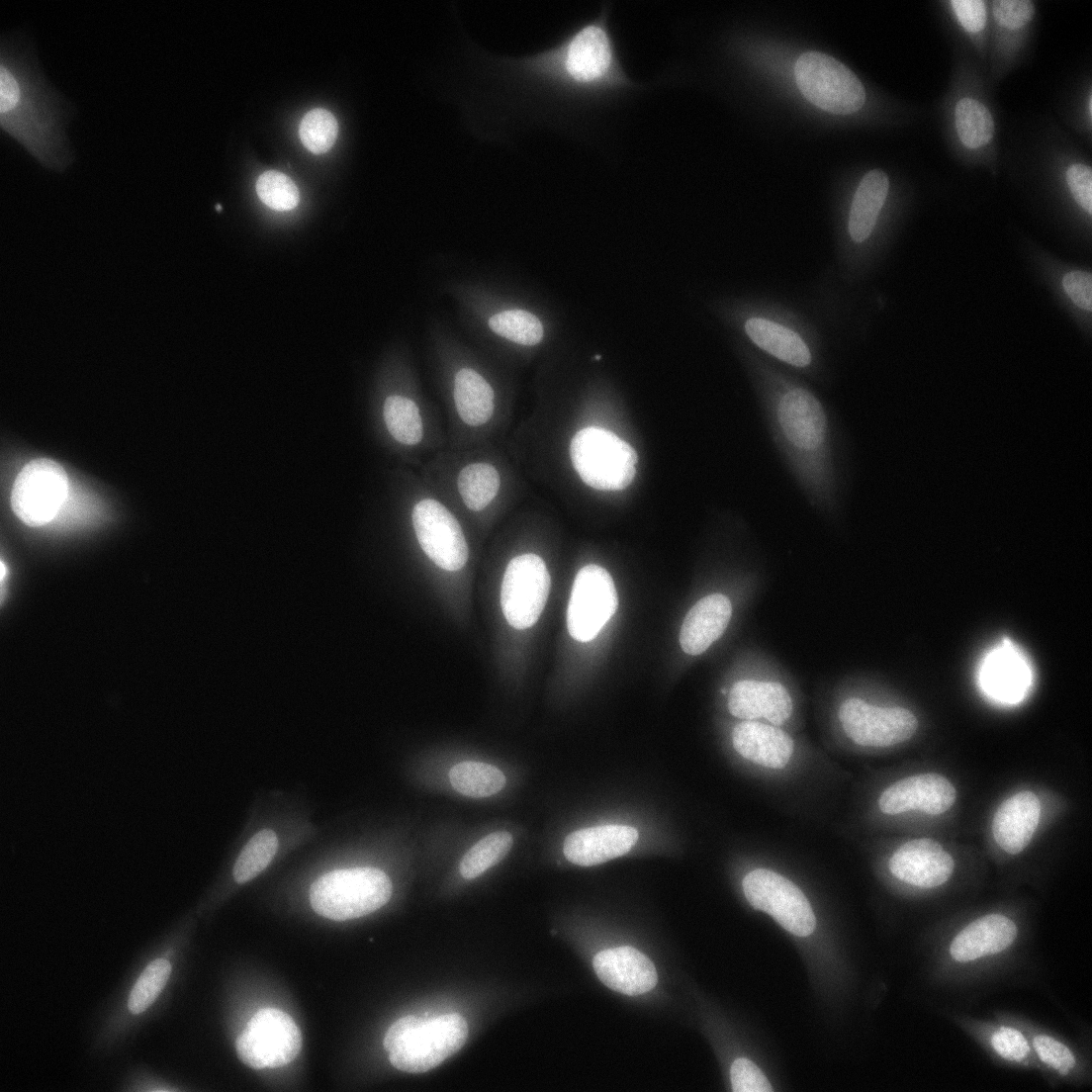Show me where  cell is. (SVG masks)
<instances>
[{
	"label": "cell",
	"instance_id": "cell-8",
	"mask_svg": "<svg viewBox=\"0 0 1092 1092\" xmlns=\"http://www.w3.org/2000/svg\"><path fill=\"white\" fill-rule=\"evenodd\" d=\"M794 75L802 95L824 111L847 115L859 111L864 104L865 91L860 79L829 54L802 53L796 60Z\"/></svg>",
	"mask_w": 1092,
	"mask_h": 1092
},
{
	"label": "cell",
	"instance_id": "cell-19",
	"mask_svg": "<svg viewBox=\"0 0 1092 1092\" xmlns=\"http://www.w3.org/2000/svg\"><path fill=\"white\" fill-rule=\"evenodd\" d=\"M956 790L945 776L927 773L902 778L883 791V802L891 814L919 810L939 815L955 803Z\"/></svg>",
	"mask_w": 1092,
	"mask_h": 1092
},
{
	"label": "cell",
	"instance_id": "cell-34",
	"mask_svg": "<svg viewBox=\"0 0 1092 1092\" xmlns=\"http://www.w3.org/2000/svg\"><path fill=\"white\" fill-rule=\"evenodd\" d=\"M512 836L506 831L489 834L476 843L463 857L460 872L467 879L475 878L492 867L509 852Z\"/></svg>",
	"mask_w": 1092,
	"mask_h": 1092
},
{
	"label": "cell",
	"instance_id": "cell-35",
	"mask_svg": "<svg viewBox=\"0 0 1092 1092\" xmlns=\"http://www.w3.org/2000/svg\"><path fill=\"white\" fill-rule=\"evenodd\" d=\"M278 848V839L271 829L256 833L244 846L233 866V877L244 883L258 875L272 861Z\"/></svg>",
	"mask_w": 1092,
	"mask_h": 1092
},
{
	"label": "cell",
	"instance_id": "cell-38",
	"mask_svg": "<svg viewBox=\"0 0 1092 1092\" xmlns=\"http://www.w3.org/2000/svg\"><path fill=\"white\" fill-rule=\"evenodd\" d=\"M170 971L171 965L165 958H157L146 966L129 997L132 1013H142L151 1005L166 984Z\"/></svg>",
	"mask_w": 1092,
	"mask_h": 1092
},
{
	"label": "cell",
	"instance_id": "cell-37",
	"mask_svg": "<svg viewBox=\"0 0 1092 1092\" xmlns=\"http://www.w3.org/2000/svg\"><path fill=\"white\" fill-rule=\"evenodd\" d=\"M337 122L327 110L317 108L309 111L303 118L299 134L303 144L312 152H326L337 136Z\"/></svg>",
	"mask_w": 1092,
	"mask_h": 1092
},
{
	"label": "cell",
	"instance_id": "cell-14",
	"mask_svg": "<svg viewBox=\"0 0 1092 1092\" xmlns=\"http://www.w3.org/2000/svg\"><path fill=\"white\" fill-rule=\"evenodd\" d=\"M551 579L539 556L523 554L508 563L500 590L503 615L515 629L533 626L546 604Z\"/></svg>",
	"mask_w": 1092,
	"mask_h": 1092
},
{
	"label": "cell",
	"instance_id": "cell-32",
	"mask_svg": "<svg viewBox=\"0 0 1092 1092\" xmlns=\"http://www.w3.org/2000/svg\"><path fill=\"white\" fill-rule=\"evenodd\" d=\"M500 479L489 463H471L459 473L457 486L466 506L474 511L484 509L497 496Z\"/></svg>",
	"mask_w": 1092,
	"mask_h": 1092
},
{
	"label": "cell",
	"instance_id": "cell-45",
	"mask_svg": "<svg viewBox=\"0 0 1092 1092\" xmlns=\"http://www.w3.org/2000/svg\"><path fill=\"white\" fill-rule=\"evenodd\" d=\"M1091 106H1092V102H1091V95H1090L1089 98H1088V113H1089V115H1091V112H1092Z\"/></svg>",
	"mask_w": 1092,
	"mask_h": 1092
},
{
	"label": "cell",
	"instance_id": "cell-16",
	"mask_svg": "<svg viewBox=\"0 0 1092 1092\" xmlns=\"http://www.w3.org/2000/svg\"><path fill=\"white\" fill-rule=\"evenodd\" d=\"M839 719L844 732L864 747H889L909 740L918 728L916 716L903 707H880L858 697L842 702Z\"/></svg>",
	"mask_w": 1092,
	"mask_h": 1092
},
{
	"label": "cell",
	"instance_id": "cell-9",
	"mask_svg": "<svg viewBox=\"0 0 1092 1092\" xmlns=\"http://www.w3.org/2000/svg\"><path fill=\"white\" fill-rule=\"evenodd\" d=\"M974 1043L994 1065L1016 1071L1037 1072L1038 1064L1024 1032L991 1011L980 1017L971 1011L952 1010L940 1014Z\"/></svg>",
	"mask_w": 1092,
	"mask_h": 1092
},
{
	"label": "cell",
	"instance_id": "cell-17",
	"mask_svg": "<svg viewBox=\"0 0 1092 1092\" xmlns=\"http://www.w3.org/2000/svg\"><path fill=\"white\" fill-rule=\"evenodd\" d=\"M411 518L417 541L432 562L446 571L464 567L469 556L464 533L442 503L424 499L414 505Z\"/></svg>",
	"mask_w": 1092,
	"mask_h": 1092
},
{
	"label": "cell",
	"instance_id": "cell-44",
	"mask_svg": "<svg viewBox=\"0 0 1092 1092\" xmlns=\"http://www.w3.org/2000/svg\"><path fill=\"white\" fill-rule=\"evenodd\" d=\"M1062 286L1077 307L1088 312L1091 311L1092 278L1090 273L1084 271L1067 273L1062 279Z\"/></svg>",
	"mask_w": 1092,
	"mask_h": 1092
},
{
	"label": "cell",
	"instance_id": "cell-18",
	"mask_svg": "<svg viewBox=\"0 0 1092 1092\" xmlns=\"http://www.w3.org/2000/svg\"><path fill=\"white\" fill-rule=\"evenodd\" d=\"M888 869L898 881L920 891L934 892L951 884L956 864L939 842L920 838L899 847L888 861Z\"/></svg>",
	"mask_w": 1092,
	"mask_h": 1092
},
{
	"label": "cell",
	"instance_id": "cell-42",
	"mask_svg": "<svg viewBox=\"0 0 1092 1092\" xmlns=\"http://www.w3.org/2000/svg\"><path fill=\"white\" fill-rule=\"evenodd\" d=\"M1066 181L1075 202L1088 215L1092 214V171L1084 163L1071 164L1066 171Z\"/></svg>",
	"mask_w": 1092,
	"mask_h": 1092
},
{
	"label": "cell",
	"instance_id": "cell-2",
	"mask_svg": "<svg viewBox=\"0 0 1092 1092\" xmlns=\"http://www.w3.org/2000/svg\"><path fill=\"white\" fill-rule=\"evenodd\" d=\"M774 380L760 405L773 447L807 504L826 517L840 516L853 484L851 444L842 419L807 387Z\"/></svg>",
	"mask_w": 1092,
	"mask_h": 1092
},
{
	"label": "cell",
	"instance_id": "cell-26",
	"mask_svg": "<svg viewBox=\"0 0 1092 1092\" xmlns=\"http://www.w3.org/2000/svg\"><path fill=\"white\" fill-rule=\"evenodd\" d=\"M731 614V602L722 593H711L699 599L681 627L680 644L683 652L695 656L707 650L723 634Z\"/></svg>",
	"mask_w": 1092,
	"mask_h": 1092
},
{
	"label": "cell",
	"instance_id": "cell-39",
	"mask_svg": "<svg viewBox=\"0 0 1092 1092\" xmlns=\"http://www.w3.org/2000/svg\"><path fill=\"white\" fill-rule=\"evenodd\" d=\"M256 192L260 200L276 211L294 209L299 203V190L286 174L269 170L262 173L256 182Z\"/></svg>",
	"mask_w": 1092,
	"mask_h": 1092
},
{
	"label": "cell",
	"instance_id": "cell-12",
	"mask_svg": "<svg viewBox=\"0 0 1092 1092\" xmlns=\"http://www.w3.org/2000/svg\"><path fill=\"white\" fill-rule=\"evenodd\" d=\"M561 65L570 81L587 91L622 82L613 41L595 21L582 27L565 46Z\"/></svg>",
	"mask_w": 1092,
	"mask_h": 1092
},
{
	"label": "cell",
	"instance_id": "cell-22",
	"mask_svg": "<svg viewBox=\"0 0 1092 1092\" xmlns=\"http://www.w3.org/2000/svg\"><path fill=\"white\" fill-rule=\"evenodd\" d=\"M638 840V831L627 825H601L569 834L563 845L568 861L591 866L628 853Z\"/></svg>",
	"mask_w": 1092,
	"mask_h": 1092
},
{
	"label": "cell",
	"instance_id": "cell-29",
	"mask_svg": "<svg viewBox=\"0 0 1092 1092\" xmlns=\"http://www.w3.org/2000/svg\"><path fill=\"white\" fill-rule=\"evenodd\" d=\"M454 402L461 419L468 425L486 423L494 411V391L475 370L464 368L455 376Z\"/></svg>",
	"mask_w": 1092,
	"mask_h": 1092
},
{
	"label": "cell",
	"instance_id": "cell-15",
	"mask_svg": "<svg viewBox=\"0 0 1092 1092\" xmlns=\"http://www.w3.org/2000/svg\"><path fill=\"white\" fill-rule=\"evenodd\" d=\"M617 605L610 574L598 565L583 567L575 578L567 609L570 635L580 642L592 640L615 613Z\"/></svg>",
	"mask_w": 1092,
	"mask_h": 1092
},
{
	"label": "cell",
	"instance_id": "cell-6",
	"mask_svg": "<svg viewBox=\"0 0 1092 1092\" xmlns=\"http://www.w3.org/2000/svg\"><path fill=\"white\" fill-rule=\"evenodd\" d=\"M392 882L376 867L335 869L319 876L311 886L310 902L320 916L345 921L368 915L391 898Z\"/></svg>",
	"mask_w": 1092,
	"mask_h": 1092
},
{
	"label": "cell",
	"instance_id": "cell-4",
	"mask_svg": "<svg viewBox=\"0 0 1092 1092\" xmlns=\"http://www.w3.org/2000/svg\"><path fill=\"white\" fill-rule=\"evenodd\" d=\"M468 1037V1025L458 1014L423 1019L412 1015L397 1020L387 1031L384 1047L399 1070L421 1073L458 1051Z\"/></svg>",
	"mask_w": 1092,
	"mask_h": 1092
},
{
	"label": "cell",
	"instance_id": "cell-7",
	"mask_svg": "<svg viewBox=\"0 0 1092 1092\" xmlns=\"http://www.w3.org/2000/svg\"><path fill=\"white\" fill-rule=\"evenodd\" d=\"M570 456L581 479L596 490H623L636 474L638 456L634 448L600 427L579 430L571 440Z\"/></svg>",
	"mask_w": 1092,
	"mask_h": 1092
},
{
	"label": "cell",
	"instance_id": "cell-21",
	"mask_svg": "<svg viewBox=\"0 0 1092 1092\" xmlns=\"http://www.w3.org/2000/svg\"><path fill=\"white\" fill-rule=\"evenodd\" d=\"M982 689L1006 703L1020 701L1032 681L1028 662L1011 643L1003 642L984 658L979 672Z\"/></svg>",
	"mask_w": 1092,
	"mask_h": 1092
},
{
	"label": "cell",
	"instance_id": "cell-31",
	"mask_svg": "<svg viewBox=\"0 0 1092 1092\" xmlns=\"http://www.w3.org/2000/svg\"><path fill=\"white\" fill-rule=\"evenodd\" d=\"M958 138L970 149L988 144L995 132V123L988 108L971 97L959 99L955 111Z\"/></svg>",
	"mask_w": 1092,
	"mask_h": 1092
},
{
	"label": "cell",
	"instance_id": "cell-25",
	"mask_svg": "<svg viewBox=\"0 0 1092 1092\" xmlns=\"http://www.w3.org/2000/svg\"><path fill=\"white\" fill-rule=\"evenodd\" d=\"M735 751L748 761L769 769H783L794 744L790 736L774 724L744 720L732 731Z\"/></svg>",
	"mask_w": 1092,
	"mask_h": 1092
},
{
	"label": "cell",
	"instance_id": "cell-27",
	"mask_svg": "<svg viewBox=\"0 0 1092 1092\" xmlns=\"http://www.w3.org/2000/svg\"><path fill=\"white\" fill-rule=\"evenodd\" d=\"M745 328L758 347L777 360L798 369L811 367L812 352L793 330L762 318L748 319Z\"/></svg>",
	"mask_w": 1092,
	"mask_h": 1092
},
{
	"label": "cell",
	"instance_id": "cell-23",
	"mask_svg": "<svg viewBox=\"0 0 1092 1092\" xmlns=\"http://www.w3.org/2000/svg\"><path fill=\"white\" fill-rule=\"evenodd\" d=\"M728 709L737 718H765L778 726L789 718L792 700L786 688L779 682L742 680L730 689Z\"/></svg>",
	"mask_w": 1092,
	"mask_h": 1092
},
{
	"label": "cell",
	"instance_id": "cell-13",
	"mask_svg": "<svg viewBox=\"0 0 1092 1092\" xmlns=\"http://www.w3.org/2000/svg\"><path fill=\"white\" fill-rule=\"evenodd\" d=\"M742 887L755 909L771 915L791 934L806 937L814 931L816 919L808 899L781 874L768 868H756L746 874Z\"/></svg>",
	"mask_w": 1092,
	"mask_h": 1092
},
{
	"label": "cell",
	"instance_id": "cell-3",
	"mask_svg": "<svg viewBox=\"0 0 1092 1092\" xmlns=\"http://www.w3.org/2000/svg\"><path fill=\"white\" fill-rule=\"evenodd\" d=\"M72 104L42 69L32 41L9 32L0 42V124L43 166L64 171L74 159L66 127Z\"/></svg>",
	"mask_w": 1092,
	"mask_h": 1092
},
{
	"label": "cell",
	"instance_id": "cell-24",
	"mask_svg": "<svg viewBox=\"0 0 1092 1092\" xmlns=\"http://www.w3.org/2000/svg\"><path fill=\"white\" fill-rule=\"evenodd\" d=\"M1040 816L1041 802L1034 792L1024 790L1010 796L994 814V840L1005 853L1020 854L1033 838Z\"/></svg>",
	"mask_w": 1092,
	"mask_h": 1092
},
{
	"label": "cell",
	"instance_id": "cell-20",
	"mask_svg": "<svg viewBox=\"0 0 1092 1092\" xmlns=\"http://www.w3.org/2000/svg\"><path fill=\"white\" fill-rule=\"evenodd\" d=\"M598 978L610 989L639 995L650 991L658 980L653 962L638 950L624 946L604 950L592 961Z\"/></svg>",
	"mask_w": 1092,
	"mask_h": 1092
},
{
	"label": "cell",
	"instance_id": "cell-33",
	"mask_svg": "<svg viewBox=\"0 0 1092 1092\" xmlns=\"http://www.w3.org/2000/svg\"><path fill=\"white\" fill-rule=\"evenodd\" d=\"M385 423L391 435L406 445L417 444L423 433L419 410L410 399L390 396L383 410Z\"/></svg>",
	"mask_w": 1092,
	"mask_h": 1092
},
{
	"label": "cell",
	"instance_id": "cell-1",
	"mask_svg": "<svg viewBox=\"0 0 1092 1092\" xmlns=\"http://www.w3.org/2000/svg\"><path fill=\"white\" fill-rule=\"evenodd\" d=\"M1036 920L1026 910L993 907L947 914L920 929L919 977L929 1008L971 1011L1007 989L1045 977Z\"/></svg>",
	"mask_w": 1092,
	"mask_h": 1092
},
{
	"label": "cell",
	"instance_id": "cell-10",
	"mask_svg": "<svg viewBox=\"0 0 1092 1092\" xmlns=\"http://www.w3.org/2000/svg\"><path fill=\"white\" fill-rule=\"evenodd\" d=\"M240 1060L255 1068H276L291 1062L302 1047V1034L291 1016L264 1008L248 1021L235 1043Z\"/></svg>",
	"mask_w": 1092,
	"mask_h": 1092
},
{
	"label": "cell",
	"instance_id": "cell-11",
	"mask_svg": "<svg viewBox=\"0 0 1092 1092\" xmlns=\"http://www.w3.org/2000/svg\"><path fill=\"white\" fill-rule=\"evenodd\" d=\"M68 491V477L62 466L50 459H35L18 474L11 493V506L25 524L43 526L58 514Z\"/></svg>",
	"mask_w": 1092,
	"mask_h": 1092
},
{
	"label": "cell",
	"instance_id": "cell-40",
	"mask_svg": "<svg viewBox=\"0 0 1092 1092\" xmlns=\"http://www.w3.org/2000/svg\"><path fill=\"white\" fill-rule=\"evenodd\" d=\"M991 4L996 24L1009 31L1023 29L1036 14L1035 3L1031 0H995Z\"/></svg>",
	"mask_w": 1092,
	"mask_h": 1092
},
{
	"label": "cell",
	"instance_id": "cell-43",
	"mask_svg": "<svg viewBox=\"0 0 1092 1092\" xmlns=\"http://www.w3.org/2000/svg\"><path fill=\"white\" fill-rule=\"evenodd\" d=\"M952 9L961 25L970 34L981 32L987 21L986 2L982 0H953Z\"/></svg>",
	"mask_w": 1092,
	"mask_h": 1092
},
{
	"label": "cell",
	"instance_id": "cell-5",
	"mask_svg": "<svg viewBox=\"0 0 1092 1092\" xmlns=\"http://www.w3.org/2000/svg\"><path fill=\"white\" fill-rule=\"evenodd\" d=\"M992 1011L1024 1032L1038 1064L1037 1073L1047 1087L1080 1089L1091 1085V1039H1072L1025 1013L1007 1009Z\"/></svg>",
	"mask_w": 1092,
	"mask_h": 1092
},
{
	"label": "cell",
	"instance_id": "cell-28",
	"mask_svg": "<svg viewBox=\"0 0 1092 1092\" xmlns=\"http://www.w3.org/2000/svg\"><path fill=\"white\" fill-rule=\"evenodd\" d=\"M889 188L888 177L880 169L868 171L855 193L849 218L851 237L862 242L871 233Z\"/></svg>",
	"mask_w": 1092,
	"mask_h": 1092
},
{
	"label": "cell",
	"instance_id": "cell-36",
	"mask_svg": "<svg viewBox=\"0 0 1092 1092\" xmlns=\"http://www.w3.org/2000/svg\"><path fill=\"white\" fill-rule=\"evenodd\" d=\"M490 327L499 335L523 345H534L543 336V326L532 314L522 310H509L493 316Z\"/></svg>",
	"mask_w": 1092,
	"mask_h": 1092
},
{
	"label": "cell",
	"instance_id": "cell-30",
	"mask_svg": "<svg viewBox=\"0 0 1092 1092\" xmlns=\"http://www.w3.org/2000/svg\"><path fill=\"white\" fill-rule=\"evenodd\" d=\"M449 779L456 791L475 798L496 794L505 784V776L500 769L475 761L455 765L449 772Z\"/></svg>",
	"mask_w": 1092,
	"mask_h": 1092
},
{
	"label": "cell",
	"instance_id": "cell-41",
	"mask_svg": "<svg viewBox=\"0 0 1092 1092\" xmlns=\"http://www.w3.org/2000/svg\"><path fill=\"white\" fill-rule=\"evenodd\" d=\"M730 1077L735 1092H771L773 1088L760 1068L745 1057L737 1058L731 1065Z\"/></svg>",
	"mask_w": 1092,
	"mask_h": 1092
}]
</instances>
